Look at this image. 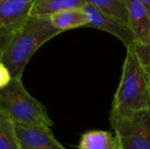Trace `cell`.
Here are the masks:
<instances>
[{"mask_svg": "<svg viewBox=\"0 0 150 149\" xmlns=\"http://www.w3.org/2000/svg\"><path fill=\"white\" fill-rule=\"evenodd\" d=\"M62 32L54 26L50 17L31 16L27 23L0 47V64L9 71L11 78L22 77L33 54Z\"/></svg>", "mask_w": 150, "mask_h": 149, "instance_id": "cell-1", "label": "cell"}, {"mask_svg": "<svg viewBox=\"0 0 150 149\" xmlns=\"http://www.w3.org/2000/svg\"><path fill=\"white\" fill-rule=\"evenodd\" d=\"M128 110H150V71L139 58L134 44L127 47L111 112Z\"/></svg>", "mask_w": 150, "mask_h": 149, "instance_id": "cell-2", "label": "cell"}, {"mask_svg": "<svg viewBox=\"0 0 150 149\" xmlns=\"http://www.w3.org/2000/svg\"><path fill=\"white\" fill-rule=\"evenodd\" d=\"M21 78H11L0 87V112L15 124L51 127L54 123L46 107L30 95Z\"/></svg>", "mask_w": 150, "mask_h": 149, "instance_id": "cell-3", "label": "cell"}, {"mask_svg": "<svg viewBox=\"0 0 150 149\" xmlns=\"http://www.w3.org/2000/svg\"><path fill=\"white\" fill-rule=\"evenodd\" d=\"M110 123L123 149H150V110L110 112Z\"/></svg>", "mask_w": 150, "mask_h": 149, "instance_id": "cell-4", "label": "cell"}, {"mask_svg": "<svg viewBox=\"0 0 150 149\" xmlns=\"http://www.w3.org/2000/svg\"><path fill=\"white\" fill-rule=\"evenodd\" d=\"M34 0H0V47L29 20Z\"/></svg>", "mask_w": 150, "mask_h": 149, "instance_id": "cell-5", "label": "cell"}, {"mask_svg": "<svg viewBox=\"0 0 150 149\" xmlns=\"http://www.w3.org/2000/svg\"><path fill=\"white\" fill-rule=\"evenodd\" d=\"M82 7L89 19L87 26L112 34L118 38L126 47L134 44V36L128 23L99 10L91 4L85 3Z\"/></svg>", "mask_w": 150, "mask_h": 149, "instance_id": "cell-6", "label": "cell"}, {"mask_svg": "<svg viewBox=\"0 0 150 149\" xmlns=\"http://www.w3.org/2000/svg\"><path fill=\"white\" fill-rule=\"evenodd\" d=\"M20 149H66L54 137L50 127L15 124Z\"/></svg>", "mask_w": 150, "mask_h": 149, "instance_id": "cell-7", "label": "cell"}, {"mask_svg": "<svg viewBox=\"0 0 150 149\" xmlns=\"http://www.w3.org/2000/svg\"><path fill=\"white\" fill-rule=\"evenodd\" d=\"M134 45L150 43V11L141 0H125Z\"/></svg>", "mask_w": 150, "mask_h": 149, "instance_id": "cell-8", "label": "cell"}, {"mask_svg": "<svg viewBox=\"0 0 150 149\" xmlns=\"http://www.w3.org/2000/svg\"><path fill=\"white\" fill-rule=\"evenodd\" d=\"M49 17L54 26L62 32L81 26H87L89 24L88 17L83 7L60 11Z\"/></svg>", "mask_w": 150, "mask_h": 149, "instance_id": "cell-9", "label": "cell"}, {"mask_svg": "<svg viewBox=\"0 0 150 149\" xmlns=\"http://www.w3.org/2000/svg\"><path fill=\"white\" fill-rule=\"evenodd\" d=\"M120 143L110 132L91 131L82 135L78 149H120Z\"/></svg>", "mask_w": 150, "mask_h": 149, "instance_id": "cell-10", "label": "cell"}, {"mask_svg": "<svg viewBox=\"0 0 150 149\" xmlns=\"http://www.w3.org/2000/svg\"><path fill=\"white\" fill-rule=\"evenodd\" d=\"M84 0H34L31 16L49 17L60 11L82 7Z\"/></svg>", "mask_w": 150, "mask_h": 149, "instance_id": "cell-11", "label": "cell"}, {"mask_svg": "<svg viewBox=\"0 0 150 149\" xmlns=\"http://www.w3.org/2000/svg\"><path fill=\"white\" fill-rule=\"evenodd\" d=\"M0 149H20L15 123L0 112Z\"/></svg>", "mask_w": 150, "mask_h": 149, "instance_id": "cell-12", "label": "cell"}, {"mask_svg": "<svg viewBox=\"0 0 150 149\" xmlns=\"http://www.w3.org/2000/svg\"><path fill=\"white\" fill-rule=\"evenodd\" d=\"M85 3L91 4L99 10L128 23V15L125 0H84V4Z\"/></svg>", "mask_w": 150, "mask_h": 149, "instance_id": "cell-13", "label": "cell"}, {"mask_svg": "<svg viewBox=\"0 0 150 149\" xmlns=\"http://www.w3.org/2000/svg\"><path fill=\"white\" fill-rule=\"evenodd\" d=\"M134 47L142 63L150 67V43L147 45H134Z\"/></svg>", "mask_w": 150, "mask_h": 149, "instance_id": "cell-14", "label": "cell"}, {"mask_svg": "<svg viewBox=\"0 0 150 149\" xmlns=\"http://www.w3.org/2000/svg\"><path fill=\"white\" fill-rule=\"evenodd\" d=\"M141 1L146 5V7L150 11V0H141Z\"/></svg>", "mask_w": 150, "mask_h": 149, "instance_id": "cell-15", "label": "cell"}, {"mask_svg": "<svg viewBox=\"0 0 150 149\" xmlns=\"http://www.w3.org/2000/svg\"><path fill=\"white\" fill-rule=\"evenodd\" d=\"M149 68V71H150V67H148Z\"/></svg>", "mask_w": 150, "mask_h": 149, "instance_id": "cell-16", "label": "cell"}, {"mask_svg": "<svg viewBox=\"0 0 150 149\" xmlns=\"http://www.w3.org/2000/svg\"><path fill=\"white\" fill-rule=\"evenodd\" d=\"M120 149H123V148H120Z\"/></svg>", "mask_w": 150, "mask_h": 149, "instance_id": "cell-17", "label": "cell"}]
</instances>
